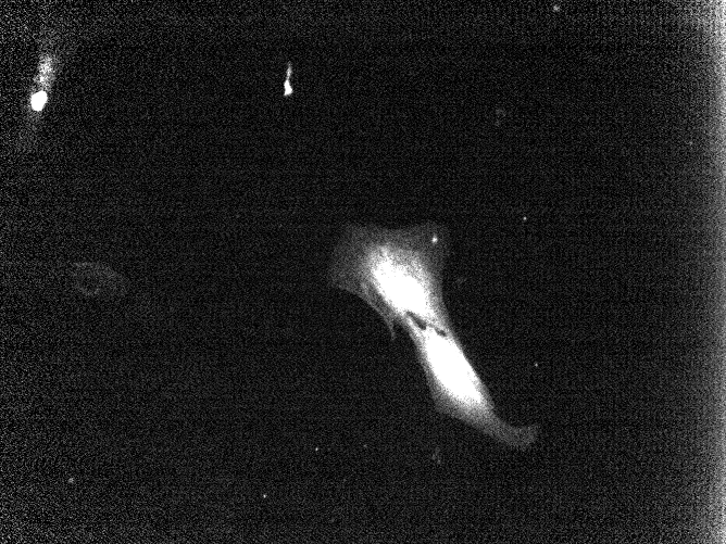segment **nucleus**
<instances>
[{
  "mask_svg": "<svg viewBox=\"0 0 726 544\" xmlns=\"http://www.w3.org/2000/svg\"><path fill=\"white\" fill-rule=\"evenodd\" d=\"M445 261L435 236L353 229L336 252L329 281L365 301L392 334L408 319L451 333L442 293Z\"/></svg>",
  "mask_w": 726,
  "mask_h": 544,
  "instance_id": "1",
  "label": "nucleus"
},
{
  "mask_svg": "<svg viewBox=\"0 0 726 544\" xmlns=\"http://www.w3.org/2000/svg\"><path fill=\"white\" fill-rule=\"evenodd\" d=\"M412 339L437 409L514 448L535 443L537 426L513 427L500 419L490 395L454 332L408 319Z\"/></svg>",
  "mask_w": 726,
  "mask_h": 544,
  "instance_id": "2",
  "label": "nucleus"
},
{
  "mask_svg": "<svg viewBox=\"0 0 726 544\" xmlns=\"http://www.w3.org/2000/svg\"><path fill=\"white\" fill-rule=\"evenodd\" d=\"M72 277L76 288L90 295L118 294L125 288L124 278L104 264H76Z\"/></svg>",
  "mask_w": 726,
  "mask_h": 544,
  "instance_id": "3",
  "label": "nucleus"
},
{
  "mask_svg": "<svg viewBox=\"0 0 726 544\" xmlns=\"http://www.w3.org/2000/svg\"><path fill=\"white\" fill-rule=\"evenodd\" d=\"M46 100H47V96H46L45 92H42V91L37 92V93L33 97V101H32L33 109L36 110V111L41 110L42 106H43L45 103H46Z\"/></svg>",
  "mask_w": 726,
  "mask_h": 544,
  "instance_id": "4",
  "label": "nucleus"
}]
</instances>
